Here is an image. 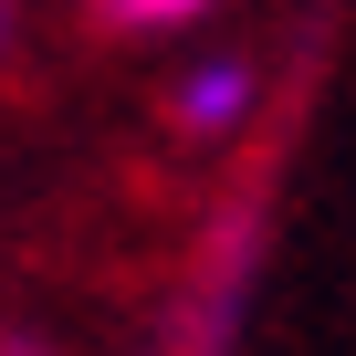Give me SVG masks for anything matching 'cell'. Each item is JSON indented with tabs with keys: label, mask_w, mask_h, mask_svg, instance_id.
<instances>
[{
	"label": "cell",
	"mask_w": 356,
	"mask_h": 356,
	"mask_svg": "<svg viewBox=\"0 0 356 356\" xmlns=\"http://www.w3.org/2000/svg\"><path fill=\"white\" fill-rule=\"evenodd\" d=\"M262 231H273V210H262V200H241V210H231V231L210 241V273H200L189 314H178V356H231L241 304H252V283H262Z\"/></svg>",
	"instance_id": "obj_1"
},
{
	"label": "cell",
	"mask_w": 356,
	"mask_h": 356,
	"mask_svg": "<svg viewBox=\"0 0 356 356\" xmlns=\"http://www.w3.org/2000/svg\"><path fill=\"white\" fill-rule=\"evenodd\" d=\"M11 22H22V11H11V0H0V53H11Z\"/></svg>",
	"instance_id": "obj_5"
},
{
	"label": "cell",
	"mask_w": 356,
	"mask_h": 356,
	"mask_svg": "<svg viewBox=\"0 0 356 356\" xmlns=\"http://www.w3.org/2000/svg\"><path fill=\"white\" fill-rule=\"evenodd\" d=\"M105 32H178V22H200L210 0H95Z\"/></svg>",
	"instance_id": "obj_3"
},
{
	"label": "cell",
	"mask_w": 356,
	"mask_h": 356,
	"mask_svg": "<svg viewBox=\"0 0 356 356\" xmlns=\"http://www.w3.org/2000/svg\"><path fill=\"white\" fill-rule=\"evenodd\" d=\"M252 95H262V74H252L241 53H210V63L178 74L168 126H178V136H200V147H220V136H241V126H252Z\"/></svg>",
	"instance_id": "obj_2"
},
{
	"label": "cell",
	"mask_w": 356,
	"mask_h": 356,
	"mask_svg": "<svg viewBox=\"0 0 356 356\" xmlns=\"http://www.w3.org/2000/svg\"><path fill=\"white\" fill-rule=\"evenodd\" d=\"M0 356H53V346L42 335H0Z\"/></svg>",
	"instance_id": "obj_4"
}]
</instances>
